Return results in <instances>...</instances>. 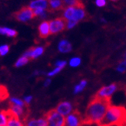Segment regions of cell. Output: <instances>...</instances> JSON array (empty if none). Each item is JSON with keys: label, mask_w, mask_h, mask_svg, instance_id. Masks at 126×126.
<instances>
[{"label": "cell", "mask_w": 126, "mask_h": 126, "mask_svg": "<svg viewBox=\"0 0 126 126\" xmlns=\"http://www.w3.org/2000/svg\"><path fill=\"white\" fill-rule=\"evenodd\" d=\"M110 105V100L99 98L94 96L87 106L83 118V124L99 125L104 118Z\"/></svg>", "instance_id": "1"}, {"label": "cell", "mask_w": 126, "mask_h": 126, "mask_svg": "<svg viewBox=\"0 0 126 126\" xmlns=\"http://www.w3.org/2000/svg\"><path fill=\"white\" fill-rule=\"evenodd\" d=\"M126 121V109L124 107L110 105L98 126H118Z\"/></svg>", "instance_id": "2"}, {"label": "cell", "mask_w": 126, "mask_h": 126, "mask_svg": "<svg viewBox=\"0 0 126 126\" xmlns=\"http://www.w3.org/2000/svg\"><path fill=\"white\" fill-rule=\"evenodd\" d=\"M45 117L47 121V126H65V118L60 115L55 109L48 111Z\"/></svg>", "instance_id": "3"}, {"label": "cell", "mask_w": 126, "mask_h": 126, "mask_svg": "<svg viewBox=\"0 0 126 126\" xmlns=\"http://www.w3.org/2000/svg\"><path fill=\"white\" fill-rule=\"evenodd\" d=\"M118 86L116 84L112 83L109 85H106L102 87H101L98 91L96 93L95 97L102 98V99H109L111 98V96L114 94V93L117 91Z\"/></svg>", "instance_id": "4"}, {"label": "cell", "mask_w": 126, "mask_h": 126, "mask_svg": "<svg viewBox=\"0 0 126 126\" xmlns=\"http://www.w3.org/2000/svg\"><path fill=\"white\" fill-rule=\"evenodd\" d=\"M66 27V21L63 18H56L49 22L50 33L56 34L63 31Z\"/></svg>", "instance_id": "5"}, {"label": "cell", "mask_w": 126, "mask_h": 126, "mask_svg": "<svg viewBox=\"0 0 126 126\" xmlns=\"http://www.w3.org/2000/svg\"><path fill=\"white\" fill-rule=\"evenodd\" d=\"M14 16L18 21L25 23L31 20L32 19H33L35 15L33 10L32 9H30L29 7H24L19 11H18L14 15Z\"/></svg>", "instance_id": "6"}, {"label": "cell", "mask_w": 126, "mask_h": 126, "mask_svg": "<svg viewBox=\"0 0 126 126\" xmlns=\"http://www.w3.org/2000/svg\"><path fill=\"white\" fill-rule=\"evenodd\" d=\"M55 110L65 118L74 111L73 104L68 101H63L58 104Z\"/></svg>", "instance_id": "7"}, {"label": "cell", "mask_w": 126, "mask_h": 126, "mask_svg": "<svg viewBox=\"0 0 126 126\" xmlns=\"http://www.w3.org/2000/svg\"><path fill=\"white\" fill-rule=\"evenodd\" d=\"M83 124V118L78 111H73L65 117V126H81Z\"/></svg>", "instance_id": "8"}, {"label": "cell", "mask_w": 126, "mask_h": 126, "mask_svg": "<svg viewBox=\"0 0 126 126\" xmlns=\"http://www.w3.org/2000/svg\"><path fill=\"white\" fill-rule=\"evenodd\" d=\"M44 51H45L44 47L39 46V47H35L34 48H32V49L26 50V51L23 53V55L27 56L29 59L35 60V59L39 58V56H41L44 53Z\"/></svg>", "instance_id": "9"}, {"label": "cell", "mask_w": 126, "mask_h": 126, "mask_svg": "<svg viewBox=\"0 0 126 126\" xmlns=\"http://www.w3.org/2000/svg\"><path fill=\"white\" fill-rule=\"evenodd\" d=\"M25 126H47L46 117L30 118L26 119L24 122Z\"/></svg>", "instance_id": "10"}, {"label": "cell", "mask_w": 126, "mask_h": 126, "mask_svg": "<svg viewBox=\"0 0 126 126\" xmlns=\"http://www.w3.org/2000/svg\"><path fill=\"white\" fill-rule=\"evenodd\" d=\"M8 111L10 115L22 118V119L25 118V114H26L25 107H19V106H16V105H10Z\"/></svg>", "instance_id": "11"}, {"label": "cell", "mask_w": 126, "mask_h": 126, "mask_svg": "<svg viewBox=\"0 0 126 126\" xmlns=\"http://www.w3.org/2000/svg\"><path fill=\"white\" fill-rule=\"evenodd\" d=\"M58 50L62 53H68L72 50V43L67 40H62L58 44Z\"/></svg>", "instance_id": "12"}, {"label": "cell", "mask_w": 126, "mask_h": 126, "mask_svg": "<svg viewBox=\"0 0 126 126\" xmlns=\"http://www.w3.org/2000/svg\"><path fill=\"white\" fill-rule=\"evenodd\" d=\"M48 6V0H34L31 2L29 7L32 10L36 9H42L44 10L47 9Z\"/></svg>", "instance_id": "13"}, {"label": "cell", "mask_w": 126, "mask_h": 126, "mask_svg": "<svg viewBox=\"0 0 126 126\" xmlns=\"http://www.w3.org/2000/svg\"><path fill=\"white\" fill-rule=\"evenodd\" d=\"M39 33L42 38H46L50 34V28H49V22L43 21L39 26Z\"/></svg>", "instance_id": "14"}, {"label": "cell", "mask_w": 126, "mask_h": 126, "mask_svg": "<svg viewBox=\"0 0 126 126\" xmlns=\"http://www.w3.org/2000/svg\"><path fill=\"white\" fill-rule=\"evenodd\" d=\"M85 17V11L84 9V6H80V7L75 8V12L72 20H75L77 23H79L80 20H83Z\"/></svg>", "instance_id": "15"}, {"label": "cell", "mask_w": 126, "mask_h": 126, "mask_svg": "<svg viewBox=\"0 0 126 126\" xmlns=\"http://www.w3.org/2000/svg\"><path fill=\"white\" fill-rule=\"evenodd\" d=\"M7 126H25L22 118L13 116L9 114V117L7 122Z\"/></svg>", "instance_id": "16"}, {"label": "cell", "mask_w": 126, "mask_h": 126, "mask_svg": "<svg viewBox=\"0 0 126 126\" xmlns=\"http://www.w3.org/2000/svg\"><path fill=\"white\" fill-rule=\"evenodd\" d=\"M75 8L74 6H68L64 9L63 12V19L67 21V20H70L73 19L75 12Z\"/></svg>", "instance_id": "17"}, {"label": "cell", "mask_w": 126, "mask_h": 126, "mask_svg": "<svg viewBox=\"0 0 126 126\" xmlns=\"http://www.w3.org/2000/svg\"><path fill=\"white\" fill-rule=\"evenodd\" d=\"M87 84H88V81L86 80H80L76 85H75V87L73 88V94H79L81 92H82L85 90V88L86 87Z\"/></svg>", "instance_id": "18"}, {"label": "cell", "mask_w": 126, "mask_h": 126, "mask_svg": "<svg viewBox=\"0 0 126 126\" xmlns=\"http://www.w3.org/2000/svg\"><path fill=\"white\" fill-rule=\"evenodd\" d=\"M63 2L62 0H49L48 6L51 10H59L63 7Z\"/></svg>", "instance_id": "19"}, {"label": "cell", "mask_w": 126, "mask_h": 126, "mask_svg": "<svg viewBox=\"0 0 126 126\" xmlns=\"http://www.w3.org/2000/svg\"><path fill=\"white\" fill-rule=\"evenodd\" d=\"M0 34L7 36L9 37H15L17 36L16 30L9 27H0Z\"/></svg>", "instance_id": "20"}, {"label": "cell", "mask_w": 126, "mask_h": 126, "mask_svg": "<svg viewBox=\"0 0 126 126\" xmlns=\"http://www.w3.org/2000/svg\"><path fill=\"white\" fill-rule=\"evenodd\" d=\"M63 5L68 6H74V7H80L84 6L81 0H62Z\"/></svg>", "instance_id": "21"}, {"label": "cell", "mask_w": 126, "mask_h": 126, "mask_svg": "<svg viewBox=\"0 0 126 126\" xmlns=\"http://www.w3.org/2000/svg\"><path fill=\"white\" fill-rule=\"evenodd\" d=\"M29 60H30V59L28 58L27 56L22 55V56H21L16 61V63H15V67H17V68H19V67H24L25 65H26V64H28L29 61Z\"/></svg>", "instance_id": "22"}, {"label": "cell", "mask_w": 126, "mask_h": 126, "mask_svg": "<svg viewBox=\"0 0 126 126\" xmlns=\"http://www.w3.org/2000/svg\"><path fill=\"white\" fill-rule=\"evenodd\" d=\"M9 104H10V105H16V106H19V107L26 106V104H25L23 99H21L17 97H10L9 98Z\"/></svg>", "instance_id": "23"}, {"label": "cell", "mask_w": 126, "mask_h": 126, "mask_svg": "<svg viewBox=\"0 0 126 126\" xmlns=\"http://www.w3.org/2000/svg\"><path fill=\"white\" fill-rule=\"evenodd\" d=\"M9 117V113L8 111H0V126L7 125Z\"/></svg>", "instance_id": "24"}, {"label": "cell", "mask_w": 126, "mask_h": 126, "mask_svg": "<svg viewBox=\"0 0 126 126\" xmlns=\"http://www.w3.org/2000/svg\"><path fill=\"white\" fill-rule=\"evenodd\" d=\"M81 59L79 56H74V57H72L68 61V65L71 67L75 68L78 67L81 65Z\"/></svg>", "instance_id": "25"}, {"label": "cell", "mask_w": 126, "mask_h": 126, "mask_svg": "<svg viewBox=\"0 0 126 126\" xmlns=\"http://www.w3.org/2000/svg\"><path fill=\"white\" fill-rule=\"evenodd\" d=\"M62 69L60 68V67H55L52 71H48V72L46 73V76H47V77L52 78V77H55V75H57L58 74H59L62 71Z\"/></svg>", "instance_id": "26"}, {"label": "cell", "mask_w": 126, "mask_h": 126, "mask_svg": "<svg viewBox=\"0 0 126 126\" xmlns=\"http://www.w3.org/2000/svg\"><path fill=\"white\" fill-rule=\"evenodd\" d=\"M9 52V46L7 44H3L0 46V56H4Z\"/></svg>", "instance_id": "27"}, {"label": "cell", "mask_w": 126, "mask_h": 126, "mask_svg": "<svg viewBox=\"0 0 126 126\" xmlns=\"http://www.w3.org/2000/svg\"><path fill=\"white\" fill-rule=\"evenodd\" d=\"M116 71L119 73H125V71H126V62L125 60L122 61L120 64L117 66Z\"/></svg>", "instance_id": "28"}, {"label": "cell", "mask_w": 126, "mask_h": 126, "mask_svg": "<svg viewBox=\"0 0 126 126\" xmlns=\"http://www.w3.org/2000/svg\"><path fill=\"white\" fill-rule=\"evenodd\" d=\"M78 23L75 20H67L66 21V28L68 29H71L72 28H74L75 26H76V24Z\"/></svg>", "instance_id": "29"}, {"label": "cell", "mask_w": 126, "mask_h": 126, "mask_svg": "<svg viewBox=\"0 0 126 126\" xmlns=\"http://www.w3.org/2000/svg\"><path fill=\"white\" fill-rule=\"evenodd\" d=\"M67 65V62L65 60H57L55 63V67H60L62 69L64 68L65 66Z\"/></svg>", "instance_id": "30"}, {"label": "cell", "mask_w": 126, "mask_h": 126, "mask_svg": "<svg viewBox=\"0 0 126 126\" xmlns=\"http://www.w3.org/2000/svg\"><path fill=\"white\" fill-rule=\"evenodd\" d=\"M8 95L7 91L5 90V88H4L3 87L0 86V101L5 98Z\"/></svg>", "instance_id": "31"}, {"label": "cell", "mask_w": 126, "mask_h": 126, "mask_svg": "<svg viewBox=\"0 0 126 126\" xmlns=\"http://www.w3.org/2000/svg\"><path fill=\"white\" fill-rule=\"evenodd\" d=\"M32 100H33V96L31 95V94L25 96L23 98V101H24L25 104H26V105H29L32 103Z\"/></svg>", "instance_id": "32"}, {"label": "cell", "mask_w": 126, "mask_h": 126, "mask_svg": "<svg viewBox=\"0 0 126 126\" xmlns=\"http://www.w3.org/2000/svg\"><path fill=\"white\" fill-rule=\"evenodd\" d=\"M95 4L98 7H104L106 5V0H95Z\"/></svg>", "instance_id": "33"}, {"label": "cell", "mask_w": 126, "mask_h": 126, "mask_svg": "<svg viewBox=\"0 0 126 126\" xmlns=\"http://www.w3.org/2000/svg\"><path fill=\"white\" fill-rule=\"evenodd\" d=\"M52 84V78L50 77H47L45 79V80H44V83H43V86L45 87H48L50 86V84Z\"/></svg>", "instance_id": "34"}, {"label": "cell", "mask_w": 126, "mask_h": 126, "mask_svg": "<svg viewBox=\"0 0 126 126\" xmlns=\"http://www.w3.org/2000/svg\"><path fill=\"white\" fill-rule=\"evenodd\" d=\"M42 74H44L43 71H35L33 72V74L32 75H33V76H35V77H38V76H39V75H41Z\"/></svg>", "instance_id": "35"}, {"label": "cell", "mask_w": 126, "mask_h": 126, "mask_svg": "<svg viewBox=\"0 0 126 126\" xmlns=\"http://www.w3.org/2000/svg\"><path fill=\"white\" fill-rule=\"evenodd\" d=\"M125 62H126V53H125V60H124Z\"/></svg>", "instance_id": "36"}, {"label": "cell", "mask_w": 126, "mask_h": 126, "mask_svg": "<svg viewBox=\"0 0 126 126\" xmlns=\"http://www.w3.org/2000/svg\"><path fill=\"white\" fill-rule=\"evenodd\" d=\"M111 1H116V0H111Z\"/></svg>", "instance_id": "37"}, {"label": "cell", "mask_w": 126, "mask_h": 126, "mask_svg": "<svg viewBox=\"0 0 126 126\" xmlns=\"http://www.w3.org/2000/svg\"><path fill=\"white\" fill-rule=\"evenodd\" d=\"M125 94H126V88H125Z\"/></svg>", "instance_id": "38"}, {"label": "cell", "mask_w": 126, "mask_h": 126, "mask_svg": "<svg viewBox=\"0 0 126 126\" xmlns=\"http://www.w3.org/2000/svg\"><path fill=\"white\" fill-rule=\"evenodd\" d=\"M4 126H7V125H4Z\"/></svg>", "instance_id": "39"}]
</instances>
